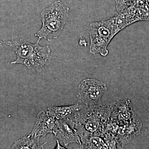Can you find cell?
<instances>
[{
	"label": "cell",
	"instance_id": "obj_1",
	"mask_svg": "<svg viewBox=\"0 0 149 149\" xmlns=\"http://www.w3.org/2000/svg\"><path fill=\"white\" fill-rule=\"evenodd\" d=\"M41 39L32 44L20 39L18 41L3 42L0 40V45L4 44L15 52L16 59L9 63L11 64H22L29 69L40 71L45 68L51 62V49L49 46L39 45Z\"/></svg>",
	"mask_w": 149,
	"mask_h": 149
},
{
	"label": "cell",
	"instance_id": "obj_2",
	"mask_svg": "<svg viewBox=\"0 0 149 149\" xmlns=\"http://www.w3.org/2000/svg\"><path fill=\"white\" fill-rule=\"evenodd\" d=\"M113 104L91 107H83L70 119L75 123L74 128L80 140L91 136H100L105 123L109 118Z\"/></svg>",
	"mask_w": 149,
	"mask_h": 149
},
{
	"label": "cell",
	"instance_id": "obj_3",
	"mask_svg": "<svg viewBox=\"0 0 149 149\" xmlns=\"http://www.w3.org/2000/svg\"><path fill=\"white\" fill-rule=\"evenodd\" d=\"M69 11L59 0L55 1L41 13L42 26L35 34L49 42L56 39L63 30Z\"/></svg>",
	"mask_w": 149,
	"mask_h": 149
},
{
	"label": "cell",
	"instance_id": "obj_4",
	"mask_svg": "<svg viewBox=\"0 0 149 149\" xmlns=\"http://www.w3.org/2000/svg\"><path fill=\"white\" fill-rule=\"evenodd\" d=\"M87 29L90 37L91 53L94 55L99 54L102 56H107L109 54V45L119 33L114 17L107 20L91 22Z\"/></svg>",
	"mask_w": 149,
	"mask_h": 149
},
{
	"label": "cell",
	"instance_id": "obj_5",
	"mask_svg": "<svg viewBox=\"0 0 149 149\" xmlns=\"http://www.w3.org/2000/svg\"><path fill=\"white\" fill-rule=\"evenodd\" d=\"M107 90L106 84L101 81L91 78L85 79L78 87V103L84 107L100 105L102 97Z\"/></svg>",
	"mask_w": 149,
	"mask_h": 149
},
{
	"label": "cell",
	"instance_id": "obj_6",
	"mask_svg": "<svg viewBox=\"0 0 149 149\" xmlns=\"http://www.w3.org/2000/svg\"><path fill=\"white\" fill-rule=\"evenodd\" d=\"M75 123L70 118L56 119L55 126L52 131L55 137L62 141L65 146L72 143L80 145V138L74 128Z\"/></svg>",
	"mask_w": 149,
	"mask_h": 149
},
{
	"label": "cell",
	"instance_id": "obj_7",
	"mask_svg": "<svg viewBox=\"0 0 149 149\" xmlns=\"http://www.w3.org/2000/svg\"><path fill=\"white\" fill-rule=\"evenodd\" d=\"M116 136L120 147H123L136 136L141 133L142 122L136 114L129 121L120 122Z\"/></svg>",
	"mask_w": 149,
	"mask_h": 149
},
{
	"label": "cell",
	"instance_id": "obj_8",
	"mask_svg": "<svg viewBox=\"0 0 149 149\" xmlns=\"http://www.w3.org/2000/svg\"><path fill=\"white\" fill-rule=\"evenodd\" d=\"M55 121V118L49 114L47 110L42 111L37 114L34 128L30 133L38 138L45 137L52 133Z\"/></svg>",
	"mask_w": 149,
	"mask_h": 149
},
{
	"label": "cell",
	"instance_id": "obj_9",
	"mask_svg": "<svg viewBox=\"0 0 149 149\" xmlns=\"http://www.w3.org/2000/svg\"><path fill=\"white\" fill-rule=\"evenodd\" d=\"M135 113L133 111L131 102L124 100L113 104L112 110L110 117L118 122H125L130 120Z\"/></svg>",
	"mask_w": 149,
	"mask_h": 149
},
{
	"label": "cell",
	"instance_id": "obj_10",
	"mask_svg": "<svg viewBox=\"0 0 149 149\" xmlns=\"http://www.w3.org/2000/svg\"><path fill=\"white\" fill-rule=\"evenodd\" d=\"M84 107L79 103L75 104L65 106H53L48 108L49 113L57 120L71 118L75 113Z\"/></svg>",
	"mask_w": 149,
	"mask_h": 149
},
{
	"label": "cell",
	"instance_id": "obj_11",
	"mask_svg": "<svg viewBox=\"0 0 149 149\" xmlns=\"http://www.w3.org/2000/svg\"><path fill=\"white\" fill-rule=\"evenodd\" d=\"M40 138L35 137L31 133L17 140L11 147V149H44V146L47 143L40 144Z\"/></svg>",
	"mask_w": 149,
	"mask_h": 149
},
{
	"label": "cell",
	"instance_id": "obj_12",
	"mask_svg": "<svg viewBox=\"0 0 149 149\" xmlns=\"http://www.w3.org/2000/svg\"><path fill=\"white\" fill-rule=\"evenodd\" d=\"M81 149H109V147L102 137L91 136L81 141Z\"/></svg>",
	"mask_w": 149,
	"mask_h": 149
},
{
	"label": "cell",
	"instance_id": "obj_13",
	"mask_svg": "<svg viewBox=\"0 0 149 149\" xmlns=\"http://www.w3.org/2000/svg\"><path fill=\"white\" fill-rule=\"evenodd\" d=\"M117 12L122 11L132 6L135 0H115Z\"/></svg>",
	"mask_w": 149,
	"mask_h": 149
},
{
	"label": "cell",
	"instance_id": "obj_14",
	"mask_svg": "<svg viewBox=\"0 0 149 149\" xmlns=\"http://www.w3.org/2000/svg\"><path fill=\"white\" fill-rule=\"evenodd\" d=\"M87 44V43H86V41H85V40H84L83 38H81L80 39V41H79V45H80L85 46V47H86Z\"/></svg>",
	"mask_w": 149,
	"mask_h": 149
},
{
	"label": "cell",
	"instance_id": "obj_15",
	"mask_svg": "<svg viewBox=\"0 0 149 149\" xmlns=\"http://www.w3.org/2000/svg\"><path fill=\"white\" fill-rule=\"evenodd\" d=\"M55 149H66L64 147L61 146L60 144L59 143V141L58 140H57V146H56L55 148Z\"/></svg>",
	"mask_w": 149,
	"mask_h": 149
}]
</instances>
